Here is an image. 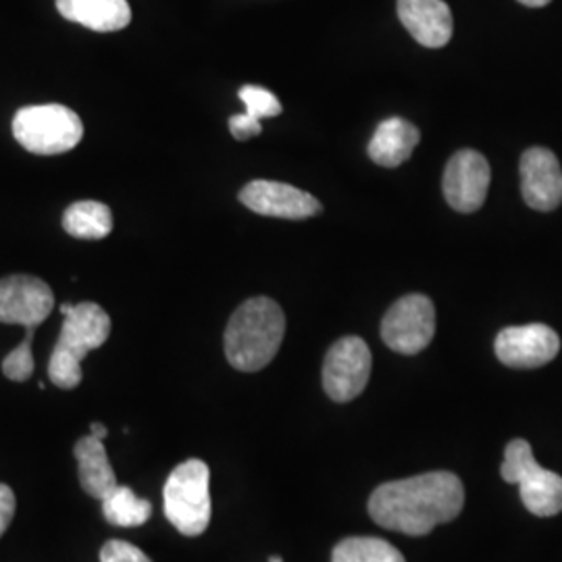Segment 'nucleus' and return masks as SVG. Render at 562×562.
I'll return each mask as SVG.
<instances>
[{
	"mask_svg": "<svg viewBox=\"0 0 562 562\" xmlns=\"http://www.w3.org/2000/svg\"><path fill=\"white\" fill-rule=\"evenodd\" d=\"M462 504L461 480L448 471H434L380 485L369 498V515L390 531L427 536L438 525L457 519Z\"/></svg>",
	"mask_w": 562,
	"mask_h": 562,
	"instance_id": "obj_1",
	"label": "nucleus"
},
{
	"mask_svg": "<svg viewBox=\"0 0 562 562\" xmlns=\"http://www.w3.org/2000/svg\"><path fill=\"white\" fill-rule=\"evenodd\" d=\"M285 334L280 304L267 296L244 302L225 329V357L244 373L261 371L276 359Z\"/></svg>",
	"mask_w": 562,
	"mask_h": 562,
	"instance_id": "obj_2",
	"label": "nucleus"
},
{
	"mask_svg": "<svg viewBox=\"0 0 562 562\" xmlns=\"http://www.w3.org/2000/svg\"><path fill=\"white\" fill-rule=\"evenodd\" d=\"M55 306L53 290L34 276H9L0 280V323L23 325L25 338L2 361V373L11 382H25L34 373L32 340L36 327L48 319Z\"/></svg>",
	"mask_w": 562,
	"mask_h": 562,
	"instance_id": "obj_3",
	"label": "nucleus"
},
{
	"mask_svg": "<svg viewBox=\"0 0 562 562\" xmlns=\"http://www.w3.org/2000/svg\"><path fill=\"white\" fill-rule=\"evenodd\" d=\"M60 313L65 322L48 361V378L60 390H74L83 380L81 361L86 355L109 340L111 317L97 302H67Z\"/></svg>",
	"mask_w": 562,
	"mask_h": 562,
	"instance_id": "obj_4",
	"label": "nucleus"
},
{
	"mask_svg": "<svg viewBox=\"0 0 562 562\" xmlns=\"http://www.w3.org/2000/svg\"><path fill=\"white\" fill-rule=\"evenodd\" d=\"M211 471L199 459L181 462L162 490L165 517L188 538H196L206 531L211 522Z\"/></svg>",
	"mask_w": 562,
	"mask_h": 562,
	"instance_id": "obj_5",
	"label": "nucleus"
},
{
	"mask_svg": "<svg viewBox=\"0 0 562 562\" xmlns=\"http://www.w3.org/2000/svg\"><path fill=\"white\" fill-rule=\"evenodd\" d=\"M13 136L27 153L55 157L80 144L83 123L76 111L63 104L23 106L13 117Z\"/></svg>",
	"mask_w": 562,
	"mask_h": 562,
	"instance_id": "obj_6",
	"label": "nucleus"
},
{
	"mask_svg": "<svg viewBox=\"0 0 562 562\" xmlns=\"http://www.w3.org/2000/svg\"><path fill=\"white\" fill-rule=\"evenodd\" d=\"M504 482L517 483L525 508L536 517H554L562 510V477L540 467L531 446L513 440L506 446L501 467Z\"/></svg>",
	"mask_w": 562,
	"mask_h": 562,
	"instance_id": "obj_7",
	"label": "nucleus"
},
{
	"mask_svg": "<svg viewBox=\"0 0 562 562\" xmlns=\"http://www.w3.org/2000/svg\"><path fill=\"white\" fill-rule=\"evenodd\" d=\"M436 336V306L423 294L394 302L382 322L385 346L406 357L419 355Z\"/></svg>",
	"mask_w": 562,
	"mask_h": 562,
	"instance_id": "obj_8",
	"label": "nucleus"
},
{
	"mask_svg": "<svg viewBox=\"0 0 562 562\" xmlns=\"http://www.w3.org/2000/svg\"><path fill=\"white\" fill-rule=\"evenodd\" d=\"M371 378V350L357 338L336 341L323 362V390L334 402H350L361 396Z\"/></svg>",
	"mask_w": 562,
	"mask_h": 562,
	"instance_id": "obj_9",
	"label": "nucleus"
},
{
	"mask_svg": "<svg viewBox=\"0 0 562 562\" xmlns=\"http://www.w3.org/2000/svg\"><path fill=\"white\" fill-rule=\"evenodd\" d=\"M490 162L477 150H459L443 171V196L459 213H475L482 209L490 190Z\"/></svg>",
	"mask_w": 562,
	"mask_h": 562,
	"instance_id": "obj_10",
	"label": "nucleus"
},
{
	"mask_svg": "<svg viewBox=\"0 0 562 562\" xmlns=\"http://www.w3.org/2000/svg\"><path fill=\"white\" fill-rule=\"evenodd\" d=\"M498 361L513 367V369H538L557 359L561 350L559 334L543 325H519V327H506L494 344Z\"/></svg>",
	"mask_w": 562,
	"mask_h": 562,
	"instance_id": "obj_11",
	"label": "nucleus"
},
{
	"mask_svg": "<svg viewBox=\"0 0 562 562\" xmlns=\"http://www.w3.org/2000/svg\"><path fill=\"white\" fill-rule=\"evenodd\" d=\"M240 202L257 215L294 222L315 217L323 211L322 202L315 196L281 181H250L241 188Z\"/></svg>",
	"mask_w": 562,
	"mask_h": 562,
	"instance_id": "obj_12",
	"label": "nucleus"
},
{
	"mask_svg": "<svg viewBox=\"0 0 562 562\" xmlns=\"http://www.w3.org/2000/svg\"><path fill=\"white\" fill-rule=\"evenodd\" d=\"M521 192L536 211H554L562 202V169L557 155L548 148H529L521 157Z\"/></svg>",
	"mask_w": 562,
	"mask_h": 562,
	"instance_id": "obj_13",
	"label": "nucleus"
},
{
	"mask_svg": "<svg viewBox=\"0 0 562 562\" xmlns=\"http://www.w3.org/2000/svg\"><path fill=\"white\" fill-rule=\"evenodd\" d=\"M398 18L408 34L427 48H442L452 32V11L443 0H398Z\"/></svg>",
	"mask_w": 562,
	"mask_h": 562,
	"instance_id": "obj_14",
	"label": "nucleus"
},
{
	"mask_svg": "<svg viewBox=\"0 0 562 562\" xmlns=\"http://www.w3.org/2000/svg\"><path fill=\"white\" fill-rule=\"evenodd\" d=\"M57 9L65 20L94 32H120L132 21L127 0H57Z\"/></svg>",
	"mask_w": 562,
	"mask_h": 562,
	"instance_id": "obj_15",
	"label": "nucleus"
},
{
	"mask_svg": "<svg viewBox=\"0 0 562 562\" xmlns=\"http://www.w3.org/2000/svg\"><path fill=\"white\" fill-rule=\"evenodd\" d=\"M422 140V132L401 117L385 120L378 125L373 138L369 142V157L382 167H398L411 159L413 150Z\"/></svg>",
	"mask_w": 562,
	"mask_h": 562,
	"instance_id": "obj_16",
	"label": "nucleus"
},
{
	"mask_svg": "<svg viewBox=\"0 0 562 562\" xmlns=\"http://www.w3.org/2000/svg\"><path fill=\"white\" fill-rule=\"evenodd\" d=\"M76 459L80 469V483L83 492L97 501H102L111 490H115L120 483L115 477V471L106 457L104 440L94 438L92 434L81 438L76 443Z\"/></svg>",
	"mask_w": 562,
	"mask_h": 562,
	"instance_id": "obj_17",
	"label": "nucleus"
},
{
	"mask_svg": "<svg viewBox=\"0 0 562 562\" xmlns=\"http://www.w3.org/2000/svg\"><path fill=\"white\" fill-rule=\"evenodd\" d=\"M63 227L71 238L102 240L113 232V215L102 202H74L63 215Z\"/></svg>",
	"mask_w": 562,
	"mask_h": 562,
	"instance_id": "obj_18",
	"label": "nucleus"
},
{
	"mask_svg": "<svg viewBox=\"0 0 562 562\" xmlns=\"http://www.w3.org/2000/svg\"><path fill=\"white\" fill-rule=\"evenodd\" d=\"M102 513L115 527H140L150 519L153 504L138 498L127 485H117L102 498Z\"/></svg>",
	"mask_w": 562,
	"mask_h": 562,
	"instance_id": "obj_19",
	"label": "nucleus"
},
{
	"mask_svg": "<svg viewBox=\"0 0 562 562\" xmlns=\"http://www.w3.org/2000/svg\"><path fill=\"white\" fill-rule=\"evenodd\" d=\"M331 562H406L401 552L380 538H346L331 554Z\"/></svg>",
	"mask_w": 562,
	"mask_h": 562,
	"instance_id": "obj_20",
	"label": "nucleus"
},
{
	"mask_svg": "<svg viewBox=\"0 0 562 562\" xmlns=\"http://www.w3.org/2000/svg\"><path fill=\"white\" fill-rule=\"evenodd\" d=\"M240 101L246 104V113L252 115L255 120H265V117H278L281 113V102L273 92L261 86H241Z\"/></svg>",
	"mask_w": 562,
	"mask_h": 562,
	"instance_id": "obj_21",
	"label": "nucleus"
},
{
	"mask_svg": "<svg viewBox=\"0 0 562 562\" xmlns=\"http://www.w3.org/2000/svg\"><path fill=\"white\" fill-rule=\"evenodd\" d=\"M101 562H153L140 548L132 543L111 540L104 543L101 550Z\"/></svg>",
	"mask_w": 562,
	"mask_h": 562,
	"instance_id": "obj_22",
	"label": "nucleus"
},
{
	"mask_svg": "<svg viewBox=\"0 0 562 562\" xmlns=\"http://www.w3.org/2000/svg\"><path fill=\"white\" fill-rule=\"evenodd\" d=\"M229 132L236 140H250V138H257L262 132L261 121L255 120L252 115L248 113H241V115H234L229 120Z\"/></svg>",
	"mask_w": 562,
	"mask_h": 562,
	"instance_id": "obj_23",
	"label": "nucleus"
},
{
	"mask_svg": "<svg viewBox=\"0 0 562 562\" xmlns=\"http://www.w3.org/2000/svg\"><path fill=\"white\" fill-rule=\"evenodd\" d=\"M15 508H18V501L13 490L7 483H0V538L13 521Z\"/></svg>",
	"mask_w": 562,
	"mask_h": 562,
	"instance_id": "obj_24",
	"label": "nucleus"
},
{
	"mask_svg": "<svg viewBox=\"0 0 562 562\" xmlns=\"http://www.w3.org/2000/svg\"><path fill=\"white\" fill-rule=\"evenodd\" d=\"M90 434H92L94 438H99V440H104V438H106V427H104L102 423H92V425H90Z\"/></svg>",
	"mask_w": 562,
	"mask_h": 562,
	"instance_id": "obj_25",
	"label": "nucleus"
},
{
	"mask_svg": "<svg viewBox=\"0 0 562 562\" xmlns=\"http://www.w3.org/2000/svg\"><path fill=\"white\" fill-rule=\"evenodd\" d=\"M521 4L525 7H533V9H540V7H546L548 2H552V0H519Z\"/></svg>",
	"mask_w": 562,
	"mask_h": 562,
	"instance_id": "obj_26",
	"label": "nucleus"
},
{
	"mask_svg": "<svg viewBox=\"0 0 562 562\" xmlns=\"http://www.w3.org/2000/svg\"><path fill=\"white\" fill-rule=\"evenodd\" d=\"M269 562H283V561H281L280 557H271V559H269Z\"/></svg>",
	"mask_w": 562,
	"mask_h": 562,
	"instance_id": "obj_27",
	"label": "nucleus"
}]
</instances>
